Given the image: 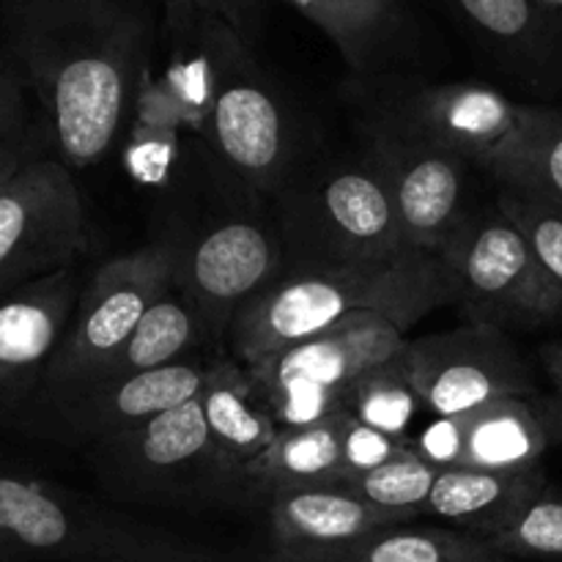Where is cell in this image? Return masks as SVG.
<instances>
[{
  "instance_id": "1",
  "label": "cell",
  "mask_w": 562,
  "mask_h": 562,
  "mask_svg": "<svg viewBox=\"0 0 562 562\" xmlns=\"http://www.w3.org/2000/svg\"><path fill=\"white\" fill-rule=\"evenodd\" d=\"M0 53L33 93L49 148L69 170L113 151L148 71V0H3Z\"/></svg>"
},
{
  "instance_id": "2",
  "label": "cell",
  "mask_w": 562,
  "mask_h": 562,
  "mask_svg": "<svg viewBox=\"0 0 562 562\" xmlns=\"http://www.w3.org/2000/svg\"><path fill=\"white\" fill-rule=\"evenodd\" d=\"M445 305H456L453 274L448 258L434 252H409L371 267L283 274L234 318L228 344L234 360L252 366L346 318L382 316L406 329Z\"/></svg>"
},
{
  "instance_id": "3",
  "label": "cell",
  "mask_w": 562,
  "mask_h": 562,
  "mask_svg": "<svg viewBox=\"0 0 562 562\" xmlns=\"http://www.w3.org/2000/svg\"><path fill=\"white\" fill-rule=\"evenodd\" d=\"M283 274L371 267L409 256L387 190L366 162L285 181L278 192ZM280 274V278H283Z\"/></svg>"
},
{
  "instance_id": "4",
  "label": "cell",
  "mask_w": 562,
  "mask_h": 562,
  "mask_svg": "<svg viewBox=\"0 0 562 562\" xmlns=\"http://www.w3.org/2000/svg\"><path fill=\"white\" fill-rule=\"evenodd\" d=\"M203 119L214 157L241 184L278 195L291 179L289 113L239 33L203 11Z\"/></svg>"
},
{
  "instance_id": "5",
  "label": "cell",
  "mask_w": 562,
  "mask_h": 562,
  "mask_svg": "<svg viewBox=\"0 0 562 562\" xmlns=\"http://www.w3.org/2000/svg\"><path fill=\"white\" fill-rule=\"evenodd\" d=\"M104 486L143 505H214L252 499L245 467L209 434L195 401L93 442Z\"/></svg>"
},
{
  "instance_id": "6",
  "label": "cell",
  "mask_w": 562,
  "mask_h": 562,
  "mask_svg": "<svg viewBox=\"0 0 562 562\" xmlns=\"http://www.w3.org/2000/svg\"><path fill=\"white\" fill-rule=\"evenodd\" d=\"M179 241L162 239L104 261L82 285L69 329L31 404H58L80 390L130 340L148 311L176 289Z\"/></svg>"
},
{
  "instance_id": "7",
  "label": "cell",
  "mask_w": 562,
  "mask_h": 562,
  "mask_svg": "<svg viewBox=\"0 0 562 562\" xmlns=\"http://www.w3.org/2000/svg\"><path fill=\"white\" fill-rule=\"evenodd\" d=\"M159 538L31 472L0 464V562L173 554Z\"/></svg>"
},
{
  "instance_id": "8",
  "label": "cell",
  "mask_w": 562,
  "mask_h": 562,
  "mask_svg": "<svg viewBox=\"0 0 562 562\" xmlns=\"http://www.w3.org/2000/svg\"><path fill=\"white\" fill-rule=\"evenodd\" d=\"M362 108L390 115L492 176L541 104H521L486 82H420L395 71L355 80Z\"/></svg>"
},
{
  "instance_id": "9",
  "label": "cell",
  "mask_w": 562,
  "mask_h": 562,
  "mask_svg": "<svg viewBox=\"0 0 562 562\" xmlns=\"http://www.w3.org/2000/svg\"><path fill=\"white\" fill-rule=\"evenodd\" d=\"M406 349L404 329L382 316H355L327 333L247 366L280 428L338 415L355 379Z\"/></svg>"
},
{
  "instance_id": "10",
  "label": "cell",
  "mask_w": 562,
  "mask_h": 562,
  "mask_svg": "<svg viewBox=\"0 0 562 562\" xmlns=\"http://www.w3.org/2000/svg\"><path fill=\"white\" fill-rule=\"evenodd\" d=\"M456 305L475 327L532 329L560 322L562 294L532 256L521 231L494 206L470 214L445 252Z\"/></svg>"
},
{
  "instance_id": "11",
  "label": "cell",
  "mask_w": 562,
  "mask_h": 562,
  "mask_svg": "<svg viewBox=\"0 0 562 562\" xmlns=\"http://www.w3.org/2000/svg\"><path fill=\"white\" fill-rule=\"evenodd\" d=\"M362 137V162L387 190L406 245L417 252L445 256L470 220V165L412 126L376 110H366Z\"/></svg>"
},
{
  "instance_id": "12",
  "label": "cell",
  "mask_w": 562,
  "mask_h": 562,
  "mask_svg": "<svg viewBox=\"0 0 562 562\" xmlns=\"http://www.w3.org/2000/svg\"><path fill=\"white\" fill-rule=\"evenodd\" d=\"M86 247V203L64 162L38 159L0 190V296L75 267Z\"/></svg>"
},
{
  "instance_id": "13",
  "label": "cell",
  "mask_w": 562,
  "mask_h": 562,
  "mask_svg": "<svg viewBox=\"0 0 562 562\" xmlns=\"http://www.w3.org/2000/svg\"><path fill=\"white\" fill-rule=\"evenodd\" d=\"M404 366L434 417H470L508 398L538 395L508 333L467 327L406 340Z\"/></svg>"
},
{
  "instance_id": "14",
  "label": "cell",
  "mask_w": 562,
  "mask_h": 562,
  "mask_svg": "<svg viewBox=\"0 0 562 562\" xmlns=\"http://www.w3.org/2000/svg\"><path fill=\"white\" fill-rule=\"evenodd\" d=\"M283 274L274 225L231 217L179 245L176 291L201 318L206 338L231 333L234 318Z\"/></svg>"
},
{
  "instance_id": "15",
  "label": "cell",
  "mask_w": 562,
  "mask_h": 562,
  "mask_svg": "<svg viewBox=\"0 0 562 562\" xmlns=\"http://www.w3.org/2000/svg\"><path fill=\"white\" fill-rule=\"evenodd\" d=\"M75 267L0 296V417L25 409L80 302Z\"/></svg>"
},
{
  "instance_id": "16",
  "label": "cell",
  "mask_w": 562,
  "mask_h": 562,
  "mask_svg": "<svg viewBox=\"0 0 562 562\" xmlns=\"http://www.w3.org/2000/svg\"><path fill=\"white\" fill-rule=\"evenodd\" d=\"M267 510L269 562H351L373 532L404 521L344 486L283 488Z\"/></svg>"
},
{
  "instance_id": "17",
  "label": "cell",
  "mask_w": 562,
  "mask_h": 562,
  "mask_svg": "<svg viewBox=\"0 0 562 562\" xmlns=\"http://www.w3.org/2000/svg\"><path fill=\"white\" fill-rule=\"evenodd\" d=\"M206 366L187 357L157 371L88 384L69 398L42 409L58 437L97 439L113 437L143 420L176 409L201 395Z\"/></svg>"
},
{
  "instance_id": "18",
  "label": "cell",
  "mask_w": 562,
  "mask_h": 562,
  "mask_svg": "<svg viewBox=\"0 0 562 562\" xmlns=\"http://www.w3.org/2000/svg\"><path fill=\"white\" fill-rule=\"evenodd\" d=\"M338 47L355 80L390 75L415 47L406 0H285Z\"/></svg>"
},
{
  "instance_id": "19",
  "label": "cell",
  "mask_w": 562,
  "mask_h": 562,
  "mask_svg": "<svg viewBox=\"0 0 562 562\" xmlns=\"http://www.w3.org/2000/svg\"><path fill=\"white\" fill-rule=\"evenodd\" d=\"M547 492V472L541 467L530 470L453 467L439 472L426 514L450 521L456 530L492 541Z\"/></svg>"
},
{
  "instance_id": "20",
  "label": "cell",
  "mask_w": 562,
  "mask_h": 562,
  "mask_svg": "<svg viewBox=\"0 0 562 562\" xmlns=\"http://www.w3.org/2000/svg\"><path fill=\"white\" fill-rule=\"evenodd\" d=\"M503 64L538 82L562 80V38L541 0H450Z\"/></svg>"
},
{
  "instance_id": "21",
  "label": "cell",
  "mask_w": 562,
  "mask_h": 562,
  "mask_svg": "<svg viewBox=\"0 0 562 562\" xmlns=\"http://www.w3.org/2000/svg\"><path fill=\"white\" fill-rule=\"evenodd\" d=\"M562 434L558 417L538 395L508 398L467 417L464 464L475 470H530L541 467Z\"/></svg>"
},
{
  "instance_id": "22",
  "label": "cell",
  "mask_w": 562,
  "mask_h": 562,
  "mask_svg": "<svg viewBox=\"0 0 562 562\" xmlns=\"http://www.w3.org/2000/svg\"><path fill=\"white\" fill-rule=\"evenodd\" d=\"M198 404L214 442L241 467L258 459L280 431L247 366L234 357L206 366Z\"/></svg>"
},
{
  "instance_id": "23",
  "label": "cell",
  "mask_w": 562,
  "mask_h": 562,
  "mask_svg": "<svg viewBox=\"0 0 562 562\" xmlns=\"http://www.w3.org/2000/svg\"><path fill=\"white\" fill-rule=\"evenodd\" d=\"M344 467V409L305 428H280L274 442L245 467L252 499L267 503L274 492L305 486H338Z\"/></svg>"
},
{
  "instance_id": "24",
  "label": "cell",
  "mask_w": 562,
  "mask_h": 562,
  "mask_svg": "<svg viewBox=\"0 0 562 562\" xmlns=\"http://www.w3.org/2000/svg\"><path fill=\"white\" fill-rule=\"evenodd\" d=\"M206 338L201 318L192 311L190 302L179 291H168L151 311L143 316L135 333L130 335L124 346L110 357L82 387L97 382H110V379L135 376V373L157 371V368L173 366L190 357V351ZM80 387V390H82ZM77 393V390H75ZM69 398V395H66Z\"/></svg>"
},
{
  "instance_id": "25",
  "label": "cell",
  "mask_w": 562,
  "mask_h": 562,
  "mask_svg": "<svg viewBox=\"0 0 562 562\" xmlns=\"http://www.w3.org/2000/svg\"><path fill=\"white\" fill-rule=\"evenodd\" d=\"M344 412L362 426L376 428L398 442H409L426 404L406 373L404 351L355 379L344 393Z\"/></svg>"
},
{
  "instance_id": "26",
  "label": "cell",
  "mask_w": 562,
  "mask_h": 562,
  "mask_svg": "<svg viewBox=\"0 0 562 562\" xmlns=\"http://www.w3.org/2000/svg\"><path fill=\"white\" fill-rule=\"evenodd\" d=\"M503 190L562 209V110L543 108L492 173Z\"/></svg>"
},
{
  "instance_id": "27",
  "label": "cell",
  "mask_w": 562,
  "mask_h": 562,
  "mask_svg": "<svg viewBox=\"0 0 562 562\" xmlns=\"http://www.w3.org/2000/svg\"><path fill=\"white\" fill-rule=\"evenodd\" d=\"M497 549L456 527H420L415 521L373 532L351 562H499Z\"/></svg>"
},
{
  "instance_id": "28",
  "label": "cell",
  "mask_w": 562,
  "mask_h": 562,
  "mask_svg": "<svg viewBox=\"0 0 562 562\" xmlns=\"http://www.w3.org/2000/svg\"><path fill=\"white\" fill-rule=\"evenodd\" d=\"M44 157H53V148L36 99L0 53V190Z\"/></svg>"
},
{
  "instance_id": "29",
  "label": "cell",
  "mask_w": 562,
  "mask_h": 562,
  "mask_svg": "<svg viewBox=\"0 0 562 562\" xmlns=\"http://www.w3.org/2000/svg\"><path fill=\"white\" fill-rule=\"evenodd\" d=\"M439 472H442L439 467L428 464L423 456H417L406 445L387 464L368 472V475L355 477L344 488L355 492L366 503L376 505L379 510H387L404 521H415L417 516L426 514L428 497H431Z\"/></svg>"
},
{
  "instance_id": "30",
  "label": "cell",
  "mask_w": 562,
  "mask_h": 562,
  "mask_svg": "<svg viewBox=\"0 0 562 562\" xmlns=\"http://www.w3.org/2000/svg\"><path fill=\"white\" fill-rule=\"evenodd\" d=\"M497 209L521 231L536 261L562 294V209L508 190L499 192Z\"/></svg>"
},
{
  "instance_id": "31",
  "label": "cell",
  "mask_w": 562,
  "mask_h": 562,
  "mask_svg": "<svg viewBox=\"0 0 562 562\" xmlns=\"http://www.w3.org/2000/svg\"><path fill=\"white\" fill-rule=\"evenodd\" d=\"M488 543L508 560H562V497L547 492Z\"/></svg>"
},
{
  "instance_id": "32",
  "label": "cell",
  "mask_w": 562,
  "mask_h": 562,
  "mask_svg": "<svg viewBox=\"0 0 562 562\" xmlns=\"http://www.w3.org/2000/svg\"><path fill=\"white\" fill-rule=\"evenodd\" d=\"M404 448L406 442H398V439L387 437V434L376 431V428L362 426L349 412H344V467H340L338 486H346L355 477L379 470V467L387 464Z\"/></svg>"
},
{
  "instance_id": "33",
  "label": "cell",
  "mask_w": 562,
  "mask_h": 562,
  "mask_svg": "<svg viewBox=\"0 0 562 562\" xmlns=\"http://www.w3.org/2000/svg\"><path fill=\"white\" fill-rule=\"evenodd\" d=\"M412 450L439 467V470H453L464 464L467 448V417H434L409 437Z\"/></svg>"
},
{
  "instance_id": "34",
  "label": "cell",
  "mask_w": 562,
  "mask_h": 562,
  "mask_svg": "<svg viewBox=\"0 0 562 562\" xmlns=\"http://www.w3.org/2000/svg\"><path fill=\"white\" fill-rule=\"evenodd\" d=\"M190 3L234 27L247 44L256 38L258 25H261L263 0H190Z\"/></svg>"
},
{
  "instance_id": "35",
  "label": "cell",
  "mask_w": 562,
  "mask_h": 562,
  "mask_svg": "<svg viewBox=\"0 0 562 562\" xmlns=\"http://www.w3.org/2000/svg\"><path fill=\"white\" fill-rule=\"evenodd\" d=\"M541 362H543V371L549 373L554 390H558V395L562 398V340L541 346Z\"/></svg>"
},
{
  "instance_id": "36",
  "label": "cell",
  "mask_w": 562,
  "mask_h": 562,
  "mask_svg": "<svg viewBox=\"0 0 562 562\" xmlns=\"http://www.w3.org/2000/svg\"><path fill=\"white\" fill-rule=\"evenodd\" d=\"M80 562H206L192 554L173 552V554H151V558H115V560H80Z\"/></svg>"
},
{
  "instance_id": "37",
  "label": "cell",
  "mask_w": 562,
  "mask_h": 562,
  "mask_svg": "<svg viewBox=\"0 0 562 562\" xmlns=\"http://www.w3.org/2000/svg\"><path fill=\"white\" fill-rule=\"evenodd\" d=\"M541 5L547 9V14L552 16L554 27H558V33L562 38V0H541Z\"/></svg>"
},
{
  "instance_id": "38",
  "label": "cell",
  "mask_w": 562,
  "mask_h": 562,
  "mask_svg": "<svg viewBox=\"0 0 562 562\" xmlns=\"http://www.w3.org/2000/svg\"><path fill=\"white\" fill-rule=\"evenodd\" d=\"M499 562H508V558H505V560H499Z\"/></svg>"
}]
</instances>
